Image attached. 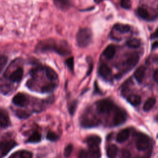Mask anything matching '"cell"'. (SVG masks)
<instances>
[{"label": "cell", "mask_w": 158, "mask_h": 158, "mask_svg": "<svg viewBox=\"0 0 158 158\" xmlns=\"http://www.w3.org/2000/svg\"><path fill=\"white\" fill-rule=\"evenodd\" d=\"M37 49L40 51H45L48 50H54L60 55H67L70 53V51L67 45L60 44L59 46L54 44L52 41H44L39 43L37 46Z\"/></svg>", "instance_id": "cell-1"}, {"label": "cell", "mask_w": 158, "mask_h": 158, "mask_svg": "<svg viewBox=\"0 0 158 158\" xmlns=\"http://www.w3.org/2000/svg\"><path fill=\"white\" fill-rule=\"evenodd\" d=\"M76 40L78 45L80 47L85 48L88 46L92 40L91 31L87 28L80 29L77 32Z\"/></svg>", "instance_id": "cell-2"}, {"label": "cell", "mask_w": 158, "mask_h": 158, "mask_svg": "<svg viewBox=\"0 0 158 158\" xmlns=\"http://www.w3.org/2000/svg\"><path fill=\"white\" fill-rule=\"evenodd\" d=\"M136 148L140 151H143L146 149L149 146L148 136L143 133L139 134L136 139Z\"/></svg>", "instance_id": "cell-3"}, {"label": "cell", "mask_w": 158, "mask_h": 158, "mask_svg": "<svg viewBox=\"0 0 158 158\" xmlns=\"http://www.w3.org/2000/svg\"><path fill=\"white\" fill-rule=\"evenodd\" d=\"M114 108V104L108 99L101 100L97 104V109L101 113H108Z\"/></svg>", "instance_id": "cell-4"}, {"label": "cell", "mask_w": 158, "mask_h": 158, "mask_svg": "<svg viewBox=\"0 0 158 158\" xmlns=\"http://www.w3.org/2000/svg\"><path fill=\"white\" fill-rule=\"evenodd\" d=\"M15 145L16 143L14 141L2 142L1 144V157H3L6 156Z\"/></svg>", "instance_id": "cell-5"}, {"label": "cell", "mask_w": 158, "mask_h": 158, "mask_svg": "<svg viewBox=\"0 0 158 158\" xmlns=\"http://www.w3.org/2000/svg\"><path fill=\"white\" fill-rule=\"evenodd\" d=\"M127 119V114L126 113L122 110H118L114 117L113 122L114 125L118 126L122 124Z\"/></svg>", "instance_id": "cell-6"}, {"label": "cell", "mask_w": 158, "mask_h": 158, "mask_svg": "<svg viewBox=\"0 0 158 158\" xmlns=\"http://www.w3.org/2000/svg\"><path fill=\"white\" fill-rule=\"evenodd\" d=\"M12 102L15 105L19 106H25L28 104V101L25 95L22 93H18L13 98Z\"/></svg>", "instance_id": "cell-7"}, {"label": "cell", "mask_w": 158, "mask_h": 158, "mask_svg": "<svg viewBox=\"0 0 158 158\" xmlns=\"http://www.w3.org/2000/svg\"><path fill=\"white\" fill-rule=\"evenodd\" d=\"M139 56L138 53L136 52L132 53L127 59L126 61V65L128 68L131 69L137 64V63L139 61Z\"/></svg>", "instance_id": "cell-8"}, {"label": "cell", "mask_w": 158, "mask_h": 158, "mask_svg": "<svg viewBox=\"0 0 158 158\" xmlns=\"http://www.w3.org/2000/svg\"><path fill=\"white\" fill-rule=\"evenodd\" d=\"M146 69L144 66H139L134 72V77L138 83H141L145 75Z\"/></svg>", "instance_id": "cell-9"}, {"label": "cell", "mask_w": 158, "mask_h": 158, "mask_svg": "<svg viewBox=\"0 0 158 158\" xmlns=\"http://www.w3.org/2000/svg\"><path fill=\"white\" fill-rule=\"evenodd\" d=\"M101 141V138L97 135H91L87 138L86 143L88 145L91 147L98 146Z\"/></svg>", "instance_id": "cell-10"}, {"label": "cell", "mask_w": 158, "mask_h": 158, "mask_svg": "<svg viewBox=\"0 0 158 158\" xmlns=\"http://www.w3.org/2000/svg\"><path fill=\"white\" fill-rule=\"evenodd\" d=\"M115 51V47L112 44H110L105 48V49L103 51V54L107 59H110L114 56Z\"/></svg>", "instance_id": "cell-11"}, {"label": "cell", "mask_w": 158, "mask_h": 158, "mask_svg": "<svg viewBox=\"0 0 158 158\" xmlns=\"http://www.w3.org/2000/svg\"><path fill=\"white\" fill-rule=\"evenodd\" d=\"M23 71L22 68H18L17 70H15L10 77V79L14 82H19L20 81L23 77Z\"/></svg>", "instance_id": "cell-12"}, {"label": "cell", "mask_w": 158, "mask_h": 158, "mask_svg": "<svg viewBox=\"0 0 158 158\" xmlns=\"http://www.w3.org/2000/svg\"><path fill=\"white\" fill-rule=\"evenodd\" d=\"M130 135V131L128 129H123L118 132L117 135V141L118 143H122L126 141Z\"/></svg>", "instance_id": "cell-13"}, {"label": "cell", "mask_w": 158, "mask_h": 158, "mask_svg": "<svg viewBox=\"0 0 158 158\" xmlns=\"http://www.w3.org/2000/svg\"><path fill=\"white\" fill-rule=\"evenodd\" d=\"M112 71L110 68L106 64H102L99 69V73L102 77H108L111 75Z\"/></svg>", "instance_id": "cell-14"}, {"label": "cell", "mask_w": 158, "mask_h": 158, "mask_svg": "<svg viewBox=\"0 0 158 158\" xmlns=\"http://www.w3.org/2000/svg\"><path fill=\"white\" fill-rule=\"evenodd\" d=\"M117 151H118L117 147L114 144L110 145L107 149V151H106L107 156L109 158H115L117 154Z\"/></svg>", "instance_id": "cell-15"}, {"label": "cell", "mask_w": 158, "mask_h": 158, "mask_svg": "<svg viewBox=\"0 0 158 158\" xmlns=\"http://www.w3.org/2000/svg\"><path fill=\"white\" fill-rule=\"evenodd\" d=\"M0 123L1 127H6L9 125V117L7 114L2 110H1L0 114Z\"/></svg>", "instance_id": "cell-16"}, {"label": "cell", "mask_w": 158, "mask_h": 158, "mask_svg": "<svg viewBox=\"0 0 158 158\" xmlns=\"http://www.w3.org/2000/svg\"><path fill=\"white\" fill-rule=\"evenodd\" d=\"M156 100L154 98H149L147 99L143 106V109L145 111L150 110L155 105Z\"/></svg>", "instance_id": "cell-17"}, {"label": "cell", "mask_w": 158, "mask_h": 158, "mask_svg": "<svg viewBox=\"0 0 158 158\" xmlns=\"http://www.w3.org/2000/svg\"><path fill=\"white\" fill-rule=\"evenodd\" d=\"M114 28L117 31L120 32V33H127L130 30V26L128 25L122 24V23H116Z\"/></svg>", "instance_id": "cell-18"}, {"label": "cell", "mask_w": 158, "mask_h": 158, "mask_svg": "<svg viewBox=\"0 0 158 158\" xmlns=\"http://www.w3.org/2000/svg\"><path fill=\"white\" fill-rule=\"evenodd\" d=\"M127 101L133 106H137L141 102V98L137 94H131L127 98Z\"/></svg>", "instance_id": "cell-19"}, {"label": "cell", "mask_w": 158, "mask_h": 158, "mask_svg": "<svg viewBox=\"0 0 158 158\" xmlns=\"http://www.w3.org/2000/svg\"><path fill=\"white\" fill-rule=\"evenodd\" d=\"M45 72L47 77L51 80H56L57 78V74L56 71L49 67H46L45 68Z\"/></svg>", "instance_id": "cell-20"}, {"label": "cell", "mask_w": 158, "mask_h": 158, "mask_svg": "<svg viewBox=\"0 0 158 158\" xmlns=\"http://www.w3.org/2000/svg\"><path fill=\"white\" fill-rule=\"evenodd\" d=\"M54 3L56 7L62 10H65L69 7V4L65 0H54Z\"/></svg>", "instance_id": "cell-21"}, {"label": "cell", "mask_w": 158, "mask_h": 158, "mask_svg": "<svg viewBox=\"0 0 158 158\" xmlns=\"http://www.w3.org/2000/svg\"><path fill=\"white\" fill-rule=\"evenodd\" d=\"M89 155L92 158H100L101 156V153L100 149L98 146L91 147L89 151Z\"/></svg>", "instance_id": "cell-22"}, {"label": "cell", "mask_w": 158, "mask_h": 158, "mask_svg": "<svg viewBox=\"0 0 158 158\" xmlns=\"http://www.w3.org/2000/svg\"><path fill=\"white\" fill-rule=\"evenodd\" d=\"M41 139V136L40 133H39L38 131H35L30 136V138L28 139V141L30 143H35L40 141Z\"/></svg>", "instance_id": "cell-23"}, {"label": "cell", "mask_w": 158, "mask_h": 158, "mask_svg": "<svg viewBox=\"0 0 158 158\" xmlns=\"http://www.w3.org/2000/svg\"><path fill=\"white\" fill-rule=\"evenodd\" d=\"M127 45L130 48H136L139 46L140 45V40L138 38H133L128 40L127 43Z\"/></svg>", "instance_id": "cell-24"}, {"label": "cell", "mask_w": 158, "mask_h": 158, "mask_svg": "<svg viewBox=\"0 0 158 158\" xmlns=\"http://www.w3.org/2000/svg\"><path fill=\"white\" fill-rule=\"evenodd\" d=\"M56 87V85L53 83H50L45 85L41 88V91L43 93H49L52 91Z\"/></svg>", "instance_id": "cell-25"}, {"label": "cell", "mask_w": 158, "mask_h": 158, "mask_svg": "<svg viewBox=\"0 0 158 158\" xmlns=\"http://www.w3.org/2000/svg\"><path fill=\"white\" fill-rule=\"evenodd\" d=\"M137 13H138V15L143 19H147L149 16L148 11L143 7L138 8V10H137Z\"/></svg>", "instance_id": "cell-26"}, {"label": "cell", "mask_w": 158, "mask_h": 158, "mask_svg": "<svg viewBox=\"0 0 158 158\" xmlns=\"http://www.w3.org/2000/svg\"><path fill=\"white\" fill-rule=\"evenodd\" d=\"M15 115L17 117H19L20 118H22V119H25L30 116L29 113H28L27 112H26L25 110H16Z\"/></svg>", "instance_id": "cell-27"}, {"label": "cell", "mask_w": 158, "mask_h": 158, "mask_svg": "<svg viewBox=\"0 0 158 158\" xmlns=\"http://www.w3.org/2000/svg\"><path fill=\"white\" fill-rule=\"evenodd\" d=\"M77 101H73V102H72L69 106V112L70 113V115H73L75 110H76V109H77Z\"/></svg>", "instance_id": "cell-28"}, {"label": "cell", "mask_w": 158, "mask_h": 158, "mask_svg": "<svg viewBox=\"0 0 158 158\" xmlns=\"http://www.w3.org/2000/svg\"><path fill=\"white\" fill-rule=\"evenodd\" d=\"M46 138L52 141H54L58 139V136L52 131H48L46 135Z\"/></svg>", "instance_id": "cell-29"}, {"label": "cell", "mask_w": 158, "mask_h": 158, "mask_svg": "<svg viewBox=\"0 0 158 158\" xmlns=\"http://www.w3.org/2000/svg\"><path fill=\"white\" fill-rule=\"evenodd\" d=\"M73 148L72 144H69V145H67V146L65 148L64 154V156H65V157H69L70 156V154H71V153H72V152Z\"/></svg>", "instance_id": "cell-30"}, {"label": "cell", "mask_w": 158, "mask_h": 158, "mask_svg": "<svg viewBox=\"0 0 158 158\" xmlns=\"http://www.w3.org/2000/svg\"><path fill=\"white\" fill-rule=\"evenodd\" d=\"M120 6L124 9H128L131 6V2L130 0H121Z\"/></svg>", "instance_id": "cell-31"}, {"label": "cell", "mask_w": 158, "mask_h": 158, "mask_svg": "<svg viewBox=\"0 0 158 158\" xmlns=\"http://www.w3.org/2000/svg\"><path fill=\"white\" fill-rule=\"evenodd\" d=\"M8 59L5 56H1L0 57V68H1V72L2 71L3 69L4 68L5 65H6Z\"/></svg>", "instance_id": "cell-32"}, {"label": "cell", "mask_w": 158, "mask_h": 158, "mask_svg": "<svg viewBox=\"0 0 158 158\" xmlns=\"http://www.w3.org/2000/svg\"><path fill=\"white\" fill-rule=\"evenodd\" d=\"M20 158H32V154L28 151H22L20 152Z\"/></svg>", "instance_id": "cell-33"}, {"label": "cell", "mask_w": 158, "mask_h": 158, "mask_svg": "<svg viewBox=\"0 0 158 158\" xmlns=\"http://www.w3.org/2000/svg\"><path fill=\"white\" fill-rule=\"evenodd\" d=\"M66 64H67L68 67L69 68V69H70L71 70H73V66H74V60H73V57H71L67 59V60H66Z\"/></svg>", "instance_id": "cell-34"}, {"label": "cell", "mask_w": 158, "mask_h": 158, "mask_svg": "<svg viewBox=\"0 0 158 158\" xmlns=\"http://www.w3.org/2000/svg\"><path fill=\"white\" fill-rule=\"evenodd\" d=\"M89 152L85 150H81L78 154V158H89Z\"/></svg>", "instance_id": "cell-35"}, {"label": "cell", "mask_w": 158, "mask_h": 158, "mask_svg": "<svg viewBox=\"0 0 158 158\" xmlns=\"http://www.w3.org/2000/svg\"><path fill=\"white\" fill-rule=\"evenodd\" d=\"M122 156L125 157V158H128L130 157V152L126 150V149H123L122 150Z\"/></svg>", "instance_id": "cell-36"}, {"label": "cell", "mask_w": 158, "mask_h": 158, "mask_svg": "<svg viewBox=\"0 0 158 158\" xmlns=\"http://www.w3.org/2000/svg\"><path fill=\"white\" fill-rule=\"evenodd\" d=\"M158 38V28L156 30V31L151 35V38L154 39V38Z\"/></svg>", "instance_id": "cell-37"}, {"label": "cell", "mask_w": 158, "mask_h": 158, "mask_svg": "<svg viewBox=\"0 0 158 158\" xmlns=\"http://www.w3.org/2000/svg\"><path fill=\"white\" fill-rule=\"evenodd\" d=\"M153 78H154V80L157 83H158V69H157V70L154 72Z\"/></svg>", "instance_id": "cell-38"}, {"label": "cell", "mask_w": 158, "mask_h": 158, "mask_svg": "<svg viewBox=\"0 0 158 158\" xmlns=\"http://www.w3.org/2000/svg\"><path fill=\"white\" fill-rule=\"evenodd\" d=\"M152 49L157 48H158V41L154 42V43L152 44Z\"/></svg>", "instance_id": "cell-39"}]
</instances>
